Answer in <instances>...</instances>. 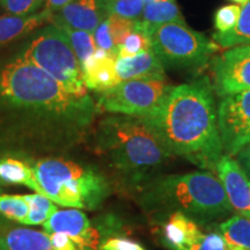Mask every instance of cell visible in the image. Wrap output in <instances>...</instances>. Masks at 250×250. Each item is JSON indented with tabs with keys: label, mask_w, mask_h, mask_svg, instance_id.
I'll use <instances>...</instances> for the list:
<instances>
[{
	"label": "cell",
	"mask_w": 250,
	"mask_h": 250,
	"mask_svg": "<svg viewBox=\"0 0 250 250\" xmlns=\"http://www.w3.org/2000/svg\"><path fill=\"white\" fill-rule=\"evenodd\" d=\"M233 212L250 219V180L236 159L223 154L215 168Z\"/></svg>",
	"instance_id": "obj_12"
},
{
	"label": "cell",
	"mask_w": 250,
	"mask_h": 250,
	"mask_svg": "<svg viewBox=\"0 0 250 250\" xmlns=\"http://www.w3.org/2000/svg\"><path fill=\"white\" fill-rule=\"evenodd\" d=\"M181 250H227V242L220 232L203 233L199 239Z\"/></svg>",
	"instance_id": "obj_31"
},
{
	"label": "cell",
	"mask_w": 250,
	"mask_h": 250,
	"mask_svg": "<svg viewBox=\"0 0 250 250\" xmlns=\"http://www.w3.org/2000/svg\"><path fill=\"white\" fill-rule=\"evenodd\" d=\"M1 192H2V189H1V188H0V195H1Z\"/></svg>",
	"instance_id": "obj_40"
},
{
	"label": "cell",
	"mask_w": 250,
	"mask_h": 250,
	"mask_svg": "<svg viewBox=\"0 0 250 250\" xmlns=\"http://www.w3.org/2000/svg\"><path fill=\"white\" fill-rule=\"evenodd\" d=\"M23 198L29 204V214L22 223L27 226L43 225L55 212L59 210L56 203L41 193L35 192L30 195H23Z\"/></svg>",
	"instance_id": "obj_24"
},
{
	"label": "cell",
	"mask_w": 250,
	"mask_h": 250,
	"mask_svg": "<svg viewBox=\"0 0 250 250\" xmlns=\"http://www.w3.org/2000/svg\"><path fill=\"white\" fill-rule=\"evenodd\" d=\"M144 2L146 4H152V2H164V1H168V0H143Z\"/></svg>",
	"instance_id": "obj_37"
},
{
	"label": "cell",
	"mask_w": 250,
	"mask_h": 250,
	"mask_svg": "<svg viewBox=\"0 0 250 250\" xmlns=\"http://www.w3.org/2000/svg\"><path fill=\"white\" fill-rule=\"evenodd\" d=\"M98 114L23 55L0 70V159L64 151L85 137Z\"/></svg>",
	"instance_id": "obj_1"
},
{
	"label": "cell",
	"mask_w": 250,
	"mask_h": 250,
	"mask_svg": "<svg viewBox=\"0 0 250 250\" xmlns=\"http://www.w3.org/2000/svg\"><path fill=\"white\" fill-rule=\"evenodd\" d=\"M107 17L103 0H73L52 14L51 22L58 27L94 33Z\"/></svg>",
	"instance_id": "obj_13"
},
{
	"label": "cell",
	"mask_w": 250,
	"mask_h": 250,
	"mask_svg": "<svg viewBox=\"0 0 250 250\" xmlns=\"http://www.w3.org/2000/svg\"><path fill=\"white\" fill-rule=\"evenodd\" d=\"M93 149L117 184L140 191L173 158L143 118L111 115L93 131Z\"/></svg>",
	"instance_id": "obj_3"
},
{
	"label": "cell",
	"mask_w": 250,
	"mask_h": 250,
	"mask_svg": "<svg viewBox=\"0 0 250 250\" xmlns=\"http://www.w3.org/2000/svg\"><path fill=\"white\" fill-rule=\"evenodd\" d=\"M235 156L237 162H239L240 166L242 167V169L245 170L247 176H248L250 180V144L245 146V147L237 153Z\"/></svg>",
	"instance_id": "obj_34"
},
{
	"label": "cell",
	"mask_w": 250,
	"mask_h": 250,
	"mask_svg": "<svg viewBox=\"0 0 250 250\" xmlns=\"http://www.w3.org/2000/svg\"><path fill=\"white\" fill-rule=\"evenodd\" d=\"M213 90L208 77L173 86L161 104L143 120L171 156L215 174L224 152Z\"/></svg>",
	"instance_id": "obj_2"
},
{
	"label": "cell",
	"mask_w": 250,
	"mask_h": 250,
	"mask_svg": "<svg viewBox=\"0 0 250 250\" xmlns=\"http://www.w3.org/2000/svg\"><path fill=\"white\" fill-rule=\"evenodd\" d=\"M46 233H64L73 237L86 250H99L109 237L126 234L124 225L114 214L89 220L79 208L58 210L42 225Z\"/></svg>",
	"instance_id": "obj_9"
},
{
	"label": "cell",
	"mask_w": 250,
	"mask_h": 250,
	"mask_svg": "<svg viewBox=\"0 0 250 250\" xmlns=\"http://www.w3.org/2000/svg\"><path fill=\"white\" fill-rule=\"evenodd\" d=\"M173 85L167 79L122 81L112 88L98 93V112L144 118L164 101Z\"/></svg>",
	"instance_id": "obj_8"
},
{
	"label": "cell",
	"mask_w": 250,
	"mask_h": 250,
	"mask_svg": "<svg viewBox=\"0 0 250 250\" xmlns=\"http://www.w3.org/2000/svg\"><path fill=\"white\" fill-rule=\"evenodd\" d=\"M108 15L139 20L142 18L145 2L143 0H103Z\"/></svg>",
	"instance_id": "obj_27"
},
{
	"label": "cell",
	"mask_w": 250,
	"mask_h": 250,
	"mask_svg": "<svg viewBox=\"0 0 250 250\" xmlns=\"http://www.w3.org/2000/svg\"><path fill=\"white\" fill-rule=\"evenodd\" d=\"M0 182L7 186H23L44 196L42 188L37 183L35 174L29 161L6 156L0 159Z\"/></svg>",
	"instance_id": "obj_19"
},
{
	"label": "cell",
	"mask_w": 250,
	"mask_h": 250,
	"mask_svg": "<svg viewBox=\"0 0 250 250\" xmlns=\"http://www.w3.org/2000/svg\"><path fill=\"white\" fill-rule=\"evenodd\" d=\"M9 221L11 220H8V219H6L4 215L0 214V232H2V230L12 227V225L9 224Z\"/></svg>",
	"instance_id": "obj_36"
},
{
	"label": "cell",
	"mask_w": 250,
	"mask_h": 250,
	"mask_svg": "<svg viewBox=\"0 0 250 250\" xmlns=\"http://www.w3.org/2000/svg\"><path fill=\"white\" fill-rule=\"evenodd\" d=\"M109 23V30H110V35L112 37V42H114L115 48L121 46L125 42V40L129 37L133 30L136 29V21L137 20H129V19H124L116 17V15H108L107 17Z\"/></svg>",
	"instance_id": "obj_28"
},
{
	"label": "cell",
	"mask_w": 250,
	"mask_h": 250,
	"mask_svg": "<svg viewBox=\"0 0 250 250\" xmlns=\"http://www.w3.org/2000/svg\"><path fill=\"white\" fill-rule=\"evenodd\" d=\"M73 1V0H44L45 2V8L51 11L52 13L59 11V9L66 6L67 4Z\"/></svg>",
	"instance_id": "obj_35"
},
{
	"label": "cell",
	"mask_w": 250,
	"mask_h": 250,
	"mask_svg": "<svg viewBox=\"0 0 250 250\" xmlns=\"http://www.w3.org/2000/svg\"><path fill=\"white\" fill-rule=\"evenodd\" d=\"M0 214L14 223L22 224L29 214V204L23 195H0Z\"/></svg>",
	"instance_id": "obj_26"
},
{
	"label": "cell",
	"mask_w": 250,
	"mask_h": 250,
	"mask_svg": "<svg viewBox=\"0 0 250 250\" xmlns=\"http://www.w3.org/2000/svg\"><path fill=\"white\" fill-rule=\"evenodd\" d=\"M28 161L44 196L57 205L94 211L111 195L110 179L93 166L58 156Z\"/></svg>",
	"instance_id": "obj_5"
},
{
	"label": "cell",
	"mask_w": 250,
	"mask_h": 250,
	"mask_svg": "<svg viewBox=\"0 0 250 250\" xmlns=\"http://www.w3.org/2000/svg\"><path fill=\"white\" fill-rule=\"evenodd\" d=\"M148 213H183L201 226L233 212L219 177L208 170L156 176L138 192Z\"/></svg>",
	"instance_id": "obj_4"
},
{
	"label": "cell",
	"mask_w": 250,
	"mask_h": 250,
	"mask_svg": "<svg viewBox=\"0 0 250 250\" xmlns=\"http://www.w3.org/2000/svg\"><path fill=\"white\" fill-rule=\"evenodd\" d=\"M227 245L250 250V219L241 215H233L219 226Z\"/></svg>",
	"instance_id": "obj_22"
},
{
	"label": "cell",
	"mask_w": 250,
	"mask_h": 250,
	"mask_svg": "<svg viewBox=\"0 0 250 250\" xmlns=\"http://www.w3.org/2000/svg\"><path fill=\"white\" fill-rule=\"evenodd\" d=\"M52 12L43 9L39 13L18 17V15H4L0 18V48L9 44L13 41L35 30L37 27L46 22H51Z\"/></svg>",
	"instance_id": "obj_17"
},
{
	"label": "cell",
	"mask_w": 250,
	"mask_h": 250,
	"mask_svg": "<svg viewBox=\"0 0 250 250\" xmlns=\"http://www.w3.org/2000/svg\"><path fill=\"white\" fill-rule=\"evenodd\" d=\"M214 92L220 98L250 90V44L229 48L212 58Z\"/></svg>",
	"instance_id": "obj_11"
},
{
	"label": "cell",
	"mask_w": 250,
	"mask_h": 250,
	"mask_svg": "<svg viewBox=\"0 0 250 250\" xmlns=\"http://www.w3.org/2000/svg\"><path fill=\"white\" fill-rule=\"evenodd\" d=\"M140 20L152 26L165 23H186L175 0L146 4Z\"/></svg>",
	"instance_id": "obj_21"
},
{
	"label": "cell",
	"mask_w": 250,
	"mask_h": 250,
	"mask_svg": "<svg viewBox=\"0 0 250 250\" xmlns=\"http://www.w3.org/2000/svg\"><path fill=\"white\" fill-rule=\"evenodd\" d=\"M146 23V22H145ZM152 49L162 64L177 68H201L220 50L213 40L192 30L187 23H146Z\"/></svg>",
	"instance_id": "obj_7"
},
{
	"label": "cell",
	"mask_w": 250,
	"mask_h": 250,
	"mask_svg": "<svg viewBox=\"0 0 250 250\" xmlns=\"http://www.w3.org/2000/svg\"><path fill=\"white\" fill-rule=\"evenodd\" d=\"M59 28H62L64 30V33L66 34L68 40H70L72 49H73L78 61H79L80 66L83 64H85L95 54L96 49H98L93 33H88V31L85 30L72 29V28L68 27Z\"/></svg>",
	"instance_id": "obj_25"
},
{
	"label": "cell",
	"mask_w": 250,
	"mask_h": 250,
	"mask_svg": "<svg viewBox=\"0 0 250 250\" xmlns=\"http://www.w3.org/2000/svg\"><path fill=\"white\" fill-rule=\"evenodd\" d=\"M0 250H55L46 232L29 228H7L0 232Z\"/></svg>",
	"instance_id": "obj_18"
},
{
	"label": "cell",
	"mask_w": 250,
	"mask_h": 250,
	"mask_svg": "<svg viewBox=\"0 0 250 250\" xmlns=\"http://www.w3.org/2000/svg\"><path fill=\"white\" fill-rule=\"evenodd\" d=\"M152 49V41L146 23L142 20L136 21V29L116 50L117 59L131 58Z\"/></svg>",
	"instance_id": "obj_23"
},
{
	"label": "cell",
	"mask_w": 250,
	"mask_h": 250,
	"mask_svg": "<svg viewBox=\"0 0 250 250\" xmlns=\"http://www.w3.org/2000/svg\"><path fill=\"white\" fill-rule=\"evenodd\" d=\"M76 95H88L83 71L70 40L62 28L50 24L37 34L22 54Z\"/></svg>",
	"instance_id": "obj_6"
},
{
	"label": "cell",
	"mask_w": 250,
	"mask_h": 250,
	"mask_svg": "<svg viewBox=\"0 0 250 250\" xmlns=\"http://www.w3.org/2000/svg\"><path fill=\"white\" fill-rule=\"evenodd\" d=\"M213 41L220 48L250 44V0L241 7V14L234 29L228 33L213 34Z\"/></svg>",
	"instance_id": "obj_20"
},
{
	"label": "cell",
	"mask_w": 250,
	"mask_h": 250,
	"mask_svg": "<svg viewBox=\"0 0 250 250\" xmlns=\"http://www.w3.org/2000/svg\"><path fill=\"white\" fill-rule=\"evenodd\" d=\"M99 250H145L139 242L126 236V234L114 235L105 240Z\"/></svg>",
	"instance_id": "obj_32"
},
{
	"label": "cell",
	"mask_w": 250,
	"mask_h": 250,
	"mask_svg": "<svg viewBox=\"0 0 250 250\" xmlns=\"http://www.w3.org/2000/svg\"><path fill=\"white\" fill-rule=\"evenodd\" d=\"M227 250H246V249L239 248V247H235V246H229V245H227Z\"/></svg>",
	"instance_id": "obj_39"
},
{
	"label": "cell",
	"mask_w": 250,
	"mask_h": 250,
	"mask_svg": "<svg viewBox=\"0 0 250 250\" xmlns=\"http://www.w3.org/2000/svg\"><path fill=\"white\" fill-rule=\"evenodd\" d=\"M116 52L96 49L95 54L81 65L83 83L87 89L96 93L104 92L121 83L116 72Z\"/></svg>",
	"instance_id": "obj_14"
},
{
	"label": "cell",
	"mask_w": 250,
	"mask_h": 250,
	"mask_svg": "<svg viewBox=\"0 0 250 250\" xmlns=\"http://www.w3.org/2000/svg\"><path fill=\"white\" fill-rule=\"evenodd\" d=\"M230 1H233V2H235L236 5H245L247 1H248V0H230Z\"/></svg>",
	"instance_id": "obj_38"
},
{
	"label": "cell",
	"mask_w": 250,
	"mask_h": 250,
	"mask_svg": "<svg viewBox=\"0 0 250 250\" xmlns=\"http://www.w3.org/2000/svg\"><path fill=\"white\" fill-rule=\"evenodd\" d=\"M203 234L202 226L183 213H171L162 224L159 236L168 250H181Z\"/></svg>",
	"instance_id": "obj_15"
},
{
	"label": "cell",
	"mask_w": 250,
	"mask_h": 250,
	"mask_svg": "<svg viewBox=\"0 0 250 250\" xmlns=\"http://www.w3.org/2000/svg\"><path fill=\"white\" fill-rule=\"evenodd\" d=\"M241 14L240 5H226L215 12L214 26L217 33H228L235 28Z\"/></svg>",
	"instance_id": "obj_29"
},
{
	"label": "cell",
	"mask_w": 250,
	"mask_h": 250,
	"mask_svg": "<svg viewBox=\"0 0 250 250\" xmlns=\"http://www.w3.org/2000/svg\"><path fill=\"white\" fill-rule=\"evenodd\" d=\"M217 115L223 152L234 158L250 144V90L223 96Z\"/></svg>",
	"instance_id": "obj_10"
},
{
	"label": "cell",
	"mask_w": 250,
	"mask_h": 250,
	"mask_svg": "<svg viewBox=\"0 0 250 250\" xmlns=\"http://www.w3.org/2000/svg\"><path fill=\"white\" fill-rule=\"evenodd\" d=\"M116 72L121 83L126 80L166 79L165 65L153 49L134 57L117 59Z\"/></svg>",
	"instance_id": "obj_16"
},
{
	"label": "cell",
	"mask_w": 250,
	"mask_h": 250,
	"mask_svg": "<svg viewBox=\"0 0 250 250\" xmlns=\"http://www.w3.org/2000/svg\"><path fill=\"white\" fill-rule=\"evenodd\" d=\"M43 4L44 0H0V5L5 12L18 17L35 14Z\"/></svg>",
	"instance_id": "obj_30"
},
{
	"label": "cell",
	"mask_w": 250,
	"mask_h": 250,
	"mask_svg": "<svg viewBox=\"0 0 250 250\" xmlns=\"http://www.w3.org/2000/svg\"><path fill=\"white\" fill-rule=\"evenodd\" d=\"M94 33H95L94 39H95L96 46L98 48L103 49L109 52H116V48H115L114 42H112V37L110 35V30H109V23L107 19L100 23V26L96 28V30Z\"/></svg>",
	"instance_id": "obj_33"
}]
</instances>
